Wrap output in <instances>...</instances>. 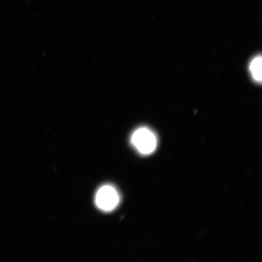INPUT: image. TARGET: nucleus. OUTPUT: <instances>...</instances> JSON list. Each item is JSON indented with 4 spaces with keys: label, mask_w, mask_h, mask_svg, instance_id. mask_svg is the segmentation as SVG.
<instances>
[{
    "label": "nucleus",
    "mask_w": 262,
    "mask_h": 262,
    "mask_svg": "<svg viewBox=\"0 0 262 262\" xmlns=\"http://www.w3.org/2000/svg\"><path fill=\"white\" fill-rule=\"evenodd\" d=\"M130 140L135 148L143 155H149L155 152L157 146L155 133L147 127L137 129L131 136Z\"/></svg>",
    "instance_id": "f257e3e1"
},
{
    "label": "nucleus",
    "mask_w": 262,
    "mask_h": 262,
    "mask_svg": "<svg viewBox=\"0 0 262 262\" xmlns=\"http://www.w3.org/2000/svg\"><path fill=\"white\" fill-rule=\"evenodd\" d=\"M120 201L119 192L111 185H104L98 190L95 202L98 209L111 212L117 208Z\"/></svg>",
    "instance_id": "f03ea898"
},
{
    "label": "nucleus",
    "mask_w": 262,
    "mask_h": 262,
    "mask_svg": "<svg viewBox=\"0 0 262 262\" xmlns=\"http://www.w3.org/2000/svg\"><path fill=\"white\" fill-rule=\"evenodd\" d=\"M261 57L257 56L255 57L253 60L251 62L250 65V71L253 77V79L258 82V83H261Z\"/></svg>",
    "instance_id": "7ed1b4c3"
}]
</instances>
